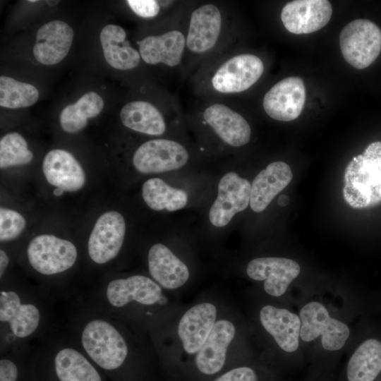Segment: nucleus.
<instances>
[{
  "instance_id": "412c9836",
  "label": "nucleus",
  "mask_w": 381,
  "mask_h": 381,
  "mask_svg": "<svg viewBox=\"0 0 381 381\" xmlns=\"http://www.w3.org/2000/svg\"><path fill=\"white\" fill-rule=\"evenodd\" d=\"M147 262L152 278L164 289L179 288L189 278L186 264L164 244L156 243L150 248Z\"/></svg>"
},
{
  "instance_id": "4468645a",
  "label": "nucleus",
  "mask_w": 381,
  "mask_h": 381,
  "mask_svg": "<svg viewBox=\"0 0 381 381\" xmlns=\"http://www.w3.org/2000/svg\"><path fill=\"white\" fill-rule=\"evenodd\" d=\"M296 261L284 258L266 257L252 260L248 265V276L255 281H265L264 289L268 294L283 295L291 282L300 273Z\"/></svg>"
},
{
  "instance_id": "6ab92c4d",
  "label": "nucleus",
  "mask_w": 381,
  "mask_h": 381,
  "mask_svg": "<svg viewBox=\"0 0 381 381\" xmlns=\"http://www.w3.org/2000/svg\"><path fill=\"white\" fill-rule=\"evenodd\" d=\"M42 170L48 183L64 191H77L85 183L83 167L70 152L64 150L49 151L43 159Z\"/></svg>"
},
{
  "instance_id": "b1692460",
  "label": "nucleus",
  "mask_w": 381,
  "mask_h": 381,
  "mask_svg": "<svg viewBox=\"0 0 381 381\" xmlns=\"http://www.w3.org/2000/svg\"><path fill=\"white\" fill-rule=\"evenodd\" d=\"M126 32L119 25H105L99 35L104 59L112 68L126 71L135 68L140 63V53L126 40Z\"/></svg>"
},
{
  "instance_id": "72a5a7b5",
  "label": "nucleus",
  "mask_w": 381,
  "mask_h": 381,
  "mask_svg": "<svg viewBox=\"0 0 381 381\" xmlns=\"http://www.w3.org/2000/svg\"><path fill=\"white\" fill-rule=\"evenodd\" d=\"M0 360V381H17L19 375V368L16 360L11 358L9 351H4Z\"/></svg>"
},
{
  "instance_id": "9d476101",
  "label": "nucleus",
  "mask_w": 381,
  "mask_h": 381,
  "mask_svg": "<svg viewBox=\"0 0 381 381\" xmlns=\"http://www.w3.org/2000/svg\"><path fill=\"white\" fill-rule=\"evenodd\" d=\"M251 184L235 172H228L219 181L218 193L209 213L212 225H227L238 212L250 204Z\"/></svg>"
},
{
  "instance_id": "7c9ffc66",
  "label": "nucleus",
  "mask_w": 381,
  "mask_h": 381,
  "mask_svg": "<svg viewBox=\"0 0 381 381\" xmlns=\"http://www.w3.org/2000/svg\"><path fill=\"white\" fill-rule=\"evenodd\" d=\"M25 218L18 212L1 207L0 241H8L16 238L25 227Z\"/></svg>"
},
{
  "instance_id": "7ed1b4c3",
  "label": "nucleus",
  "mask_w": 381,
  "mask_h": 381,
  "mask_svg": "<svg viewBox=\"0 0 381 381\" xmlns=\"http://www.w3.org/2000/svg\"><path fill=\"white\" fill-rule=\"evenodd\" d=\"M343 198L353 208L381 203V142L371 143L344 170Z\"/></svg>"
},
{
  "instance_id": "aec40b11",
  "label": "nucleus",
  "mask_w": 381,
  "mask_h": 381,
  "mask_svg": "<svg viewBox=\"0 0 381 381\" xmlns=\"http://www.w3.org/2000/svg\"><path fill=\"white\" fill-rule=\"evenodd\" d=\"M292 179L293 174L289 164L282 161L270 163L253 181L249 204L251 210L255 212L264 211Z\"/></svg>"
},
{
  "instance_id": "5701e85b",
  "label": "nucleus",
  "mask_w": 381,
  "mask_h": 381,
  "mask_svg": "<svg viewBox=\"0 0 381 381\" xmlns=\"http://www.w3.org/2000/svg\"><path fill=\"white\" fill-rule=\"evenodd\" d=\"M260 320L282 350L294 352L298 349L301 321L297 315L268 305L260 310Z\"/></svg>"
},
{
  "instance_id": "39448f33",
  "label": "nucleus",
  "mask_w": 381,
  "mask_h": 381,
  "mask_svg": "<svg viewBox=\"0 0 381 381\" xmlns=\"http://www.w3.org/2000/svg\"><path fill=\"white\" fill-rule=\"evenodd\" d=\"M339 45L348 64L357 69L365 68L381 52V30L369 20H354L341 31Z\"/></svg>"
},
{
  "instance_id": "dca6fc26",
  "label": "nucleus",
  "mask_w": 381,
  "mask_h": 381,
  "mask_svg": "<svg viewBox=\"0 0 381 381\" xmlns=\"http://www.w3.org/2000/svg\"><path fill=\"white\" fill-rule=\"evenodd\" d=\"M222 18L217 6L207 4L191 13L186 38L188 49L194 53L203 54L217 44L222 29Z\"/></svg>"
},
{
  "instance_id": "423d86ee",
  "label": "nucleus",
  "mask_w": 381,
  "mask_h": 381,
  "mask_svg": "<svg viewBox=\"0 0 381 381\" xmlns=\"http://www.w3.org/2000/svg\"><path fill=\"white\" fill-rule=\"evenodd\" d=\"M299 318L301 321L300 338L305 341H311L322 336V345L326 350L340 349L349 337V327L332 318L320 303L312 301L305 305L301 310Z\"/></svg>"
},
{
  "instance_id": "1a4fd4ad",
  "label": "nucleus",
  "mask_w": 381,
  "mask_h": 381,
  "mask_svg": "<svg viewBox=\"0 0 381 381\" xmlns=\"http://www.w3.org/2000/svg\"><path fill=\"white\" fill-rule=\"evenodd\" d=\"M188 159V151L181 144L167 139H154L136 150L133 164L143 174L162 173L182 167Z\"/></svg>"
},
{
  "instance_id": "2eb2a0df",
  "label": "nucleus",
  "mask_w": 381,
  "mask_h": 381,
  "mask_svg": "<svg viewBox=\"0 0 381 381\" xmlns=\"http://www.w3.org/2000/svg\"><path fill=\"white\" fill-rule=\"evenodd\" d=\"M74 32L66 23L54 20L42 25L37 32L32 52L35 59L44 65L61 62L68 54Z\"/></svg>"
},
{
  "instance_id": "f3484780",
  "label": "nucleus",
  "mask_w": 381,
  "mask_h": 381,
  "mask_svg": "<svg viewBox=\"0 0 381 381\" xmlns=\"http://www.w3.org/2000/svg\"><path fill=\"white\" fill-rule=\"evenodd\" d=\"M217 318V308L210 303H202L188 309L178 325V334L184 351L196 354L210 334Z\"/></svg>"
},
{
  "instance_id": "f8f14e48",
  "label": "nucleus",
  "mask_w": 381,
  "mask_h": 381,
  "mask_svg": "<svg viewBox=\"0 0 381 381\" xmlns=\"http://www.w3.org/2000/svg\"><path fill=\"white\" fill-rule=\"evenodd\" d=\"M306 102L303 80L296 76L287 77L277 83L265 95L263 108L272 119L290 121L301 114Z\"/></svg>"
},
{
  "instance_id": "c85d7f7f",
  "label": "nucleus",
  "mask_w": 381,
  "mask_h": 381,
  "mask_svg": "<svg viewBox=\"0 0 381 381\" xmlns=\"http://www.w3.org/2000/svg\"><path fill=\"white\" fill-rule=\"evenodd\" d=\"M39 98V91L31 84L11 77H0V106L9 109L30 107Z\"/></svg>"
},
{
  "instance_id": "0eeeda50",
  "label": "nucleus",
  "mask_w": 381,
  "mask_h": 381,
  "mask_svg": "<svg viewBox=\"0 0 381 381\" xmlns=\"http://www.w3.org/2000/svg\"><path fill=\"white\" fill-rule=\"evenodd\" d=\"M262 61L251 54L234 56L222 64L212 78V85L224 94L243 92L253 85L264 71Z\"/></svg>"
},
{
  "instance_id": "4c0bfd02",
  "label": "nucleus",
  "mask_w": 381,
  "mask_h": 381,
  "mask_svg": "<svg viewBox=\"0 0 381 381\" xmlns=\"http://www.w3.org/2000/svg\"><path fill=\"white\" fill-rule=\"evenodd\" d=\"M29 1V2H37V1H36V0H30V1Z\"/></svg>"
},
{
  "instance_id": "393cba45",
  "label": "nucleus",
  "mask_w": 381,
  "mask_h": 381,
  "mask_svg": "<svg viewBox=\"0 0 381 381\" xmlns=\"http://www.w3.org/2000/svg\"><path fill=\"white\" fill-rule=\"evenodd\" d=\"M120 118L126 127L139 133L160 135L166 130V123L162 113L146 101L127 103L120 111Z\"/></svg>"
},
{
  "instance_id": "6e6552de",
  "label": "nucleus",
  "mask_w": 381,
  "mask_h": 381,
  "mask_svg": "<svg viewBox=\"0 0 381 381\" xmlns=\"http://www.w3.org/2000/svg\"><path fill=\"white\" fill-rule=\"evenodd\" d=\"M126 233L123 217L118 212L109 211L96 221L87 242V253L97 265L115 259L123 246Z\"/></svg>"
},
{
  "instance_id": "ddd939ff",
  "label": "nucleus",
  "mask_w": 381,
  "mask_h": 381,
  "mask_svg": "<svg viewBox=\"0 0 381 381\" xmlns=\"http://www.w3.org/2000/svg\"><path fill=\"white\" fill-rule=\"evenodd\" d=\"M332 14L327 0H296L285 4L281 20L290 32L300 35L316 32L325 27Z\"/></svg>"
},
{
  "instance_id": "4be33fe9",
  "label": "nucleus",
  "mask_w": 381,
  "mask_h": 381,
  "mask_svg": "<svg viewBox=\"0 0 381 381\" xmlns=\"http://www.w3.org/2000/svg\"><path fill=\"white\" fill-rule=\"evenodd\" d=\"M186 45L183 34L174 30L145 37L139 42V53L148 64L174 67L180 64Z\"/></svg>"
},
{
  "instance_id": "20e7f679",
  "label": "nucleus",
  "mask_w": 381,
  "mask_h": 381,
  "mask_svg": "<svg viewBox=\"0 0 381 381\" xmlns=\"http://www.w3.org/2000/svg\"><path fill=\"white\" fill-rule=\"evenodd\" d=\"M26 255L32 269L39 274L49 277L72 268L78 258V250L70 241L42 234L30 241Z\"/></svg>"
},
{
  "instance_id": "9b49d317",
  "label": "nucleus",
  "mask_w": 381,
  "mask_h": 381,
  "mask_svg": "<svg viewBox=\"0 0 381 381\" xmlns=\"http://www.w3.org/2000/svg\"><path fill=\"white\" fill-rule=\"evenodd\" d=\"M235 333V327L229 320L216 321L194 359L195 370L200 377L213 379L222 373L226 363L227 349Z\"/></svg>"
},
{
  "instance_id": "f03ea898",
  "label": "nucleus",
  "mask_w": 381,
  "mask_h": 381,
  "mask_svg": "<svg viewBox=\"0 0 381 381\" xmlns=\"http://www.w3.org/2000/svg\"><path fill=\"white\" fill-rule=\"evenodd\" d=\"M74 298L90 308L117 316L132 306L157 305L162 300V289L150 277L135 274L110 279L98 290L84 291Z\"/></svg>"
},
{
  "instance_id": "f257e3e1",
  "label": "nucleus",
  "mask_w": 381,
  "mask_h": 381,
  "mask_svg": "<svg viewBox=\"0 0 381 381\" xmlns=\"http://www.w3.org/2000/svg\"><path fill=\"white\" fill-rule=\"evenodd\" d=\"M56 298L47 291L1 285V350L21 349L37 342L56 326Z\"/></svg>"
},
{
  "instance_id": "f704fd0d",
  "label": "nucleus",
  "mask_w": 381,
  "mask_h": 381,
  "mask_svg": "<svg viewBox=\"0 0 381 381\" xmlns=\"http://www.w3.org/2000/svg\"><path fill=\"white\" fill-rule=\"evenodd\" d=\"M9 258L2 249L0 250V278L2 279L9 265Z\"/></svg>"
},
{
  "instance_id": "bb28decb",
  "label": "nucleus",
  "mask_w": 381,
  "mask_h": 381,
  "mask_svg": "<svg viewBox=\"0 0 381 381\" xmlns=\"http://www.w3.org/2000/svg\"><path fill=\"white\" fill-rule=\"evenodd\" d=\"M104 100L97 92L83 95L75 103L68 104L61 111L59 121L67 133H76L83 129L89 119L98 116L104 108Z\"/></svg>"
},
{
  "instance_id": "a878e982",
  "label": "nucleus",
  "mask_w": 381,
  "mask_h": 381,
  "mask_svg": "<svg viewBox=\"0 0 381 381\" xmlns=\"http://www.w3.org/2000/svg\"><path fill=\"white\" fill-rule=\"evenodd\" d=\"M381 372V341L364 340L351 356L347 366L349 381H374Z\"/></svg>"
},
{
  "instance_id": "473e14b6",
  "label": "nucleus",
  "mask_w": 381,
  "mask_h": 381,
  "mask_svg": "<svg viewBox=\"0 0 381 381\" xmlns=\"http://www.w3.org/2000/svg\"><path fill=\"white\" fill-rule=\"evenodd\" d=\"M127 4L135 14L145 18L156 16L160 10L158 2L154 0H128Z\"/></svg>"
},
{
  "instance_id": "e433bc0d",
  "label": "nucleus",
  "mask_w": 381,
  "mask_h": 381,
  "mask_svg": "<svg viewBox=\"0 0 381 381\" xmlns=\"http://www.w3.org/2000/svg\"><path fill=\"white\" fill-rule=\"evenodd\" d=\"M53 193L56 196H60L63 194L64 190L61 188H56L54 190Z\"/></svg>"
},
{
  "instance_id": "c756f323",
  "label": "nucleus",
  "mask_w": 381,
  "mask_h": 381,
  "mask_svg": "<svg viewBox=\"0 0 381 381\" xmlns=\"http://www.w3.org/2000/svg\"><path fill=\"white\" fill-rule=\"evenodd\" d=\"M33 158L25 138L16 132L7 133L0 140V167L25 165Z\"/></svg>"
},
{
  "instance_id": "2f4dec72",
  "label": "nucleus",
  "mask_w": 381,
  "mask_h": 381,
  "mask_svg": "<svg viewBox=\"0 0 381 381\" xmlns=\"http://www.w3.org/2000/svg\"><path fill=\"white\" fill-rule=\"evenodd\" d=\"M210 381H259V379L252 368L238 366L222 372Z\"/></svg>"
},
{
  "instance_id": "cd10ccee",
  "label": "nucleus",
  "mask_w": 381,
  "mask_h": 381,
  "mask_svg": "<svg viewBox=\"0 0 381 381\" xmlns=\"http://www.w3.org/2000/svg\"><path fill=\"white\" fill-rule=\"evenodd\" d=\"M142 196L148 207L157 211L179 210L183 208L188 201L184 190L171 187L159 178L150 179L143 183Z\"/></svg>"
},
{
  "instance_id": "c9c22d12",
  "label": "nucleus",
  "mask_w": 381,
  "mask_h": 381,
  "mask_svg": "<svg viewBox=\"0 0 381 381\" xmlns=\"http://www.w3.org/2000/svg\"><path fill=\"white\" fill-rule=\"evenodd\" d=\"M289 198L286 195H282L278 198V204L280 206H286L289 203Z\"/></svg>"
},
{
  "instance_id": "a211bd4d",
  "label": "nucleus",
  "mask_w": 381,
  "mask_h": 381,
  "mask_svg": "<svg viewBox=\"0 0 381 381\" xmlns=\"http://www.w3.org/2000/svg\"><path fill=\"white\" fill-rule=\"evenodd\" d=\"M203 118L220 139L230 146H243L250 139L251 129L248 121L225 104L215 103L208 106L203 112Z\"/></svg>"
}]
</instances>
